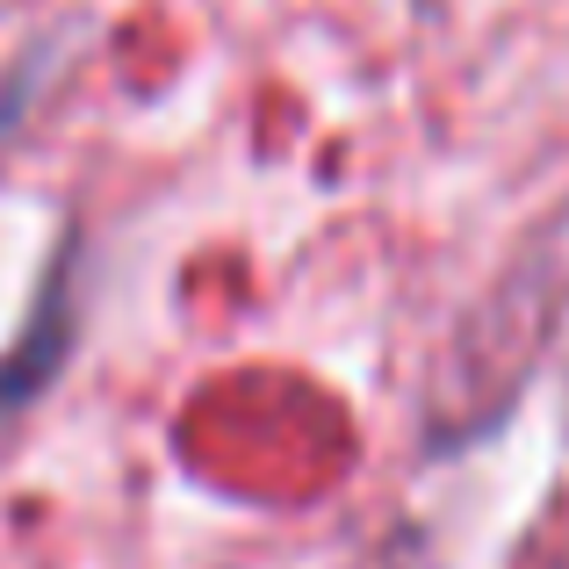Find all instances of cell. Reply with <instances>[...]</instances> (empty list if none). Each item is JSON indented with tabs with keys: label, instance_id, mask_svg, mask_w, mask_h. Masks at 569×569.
<instances>
[{
	"label": "cell",
	"instance_id": "1",
	"mask_svg": "<svg viewBox=\"0 0 569 569\" xmlns=\"http://www.w3.org/2000/svg\"><path fill=\"white\" fill-rule=\"evenodd\" d=\"M22 101H29V87H8V94H0V130H8L14 116H22Z\"/></svg>",
	"mask_w": 569,
	"mask_h": 569
}]
</instances>
